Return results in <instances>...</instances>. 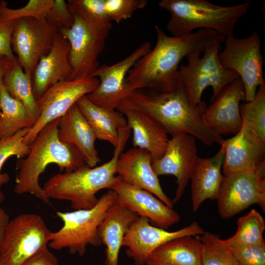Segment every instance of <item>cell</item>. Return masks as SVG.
<instances>
[{"label":"cell","instance_id":"cell-20","mask_svg":"<svg viewBox=\"0 0 265 265\" xmlns=\"http://www.w3.org/2000/svg\"><path fill=\"white\" fill-rule=\"evenodd\" d=\"M70 49L69 41L58 31L50 51L40 58L32 76L33 91L36 100L51 86L69 80L72 73L69 58Z\"/></svg>","mask_w":265,"mask_h":265},{"label":"cell","instance_id":"cell-17","mask_svg":"<svg viewBox=\"0 0 265 265\" xmlns=\"http://www.w3.org/2000/svg\"><path fill=\"white\" fill-rule=\"evenodd\" d=\"M110 189L116 192L118 202L140 216L146 217L155 227L166 230L181 219L176 211L152 193L122 181L120 177Z\"/></svg>","mask_w":265,"mask_h":265},{"label":"cell","instance_id":"cell-29","mask_svg":"<svg viewBox=\"0 0 265 265\" xmlns=\"http://www.w3.org/2000/svg\"><path fill=\"white\" fill-rule=\"evenodd\" d=\"M2 83L10 95L24 105L35 123L38 112L33 91L32 76L26 73L17 62L5 74Z\"/></svg>","mask_w":265,"mask_h":265},{"label":"cell","instance_id":"cell-36","mask_svg":"<svg viewBox=\"0 0 265 265\" xmlns=\"http://www.w3.org/2000/svg\"><path fill=\"white\" fill-rule=\"evenodd\" d=\"M45 19L59 31L70 28L74 22V16L68 3L64 0H54Z\"/></svg>","mask_w":265,"mask_h":265},{"label":"cell","instance_id":"cell-10","mask_svg":"<svg viewBox=\"0 0 265 265\" xmlns=\"http://www.w3.org/2000/svg\"><path fill=\"white\" fill-rule=\"evenodd\" d=\"M216 200L218 213L224 219L253 204L265 212V161L253 168L224 175Z\"/></svg>","mask_w":265,"mask_h":265},{"label":"cell","instance_id":"cell-7","mask_svg":"<svg viewBox=\"0 0 265 265\" xmlns=\"http://www.w3.org/2000/svg\"><path fill=\"white\" fill-rule=\"evenodd\" d=\"M117 194L109 189L99 199L96 205L87 210L71 212H57L56 215L63 221V226L53 232L49 246L60 250L67 248L70 253L84 255L88 245L102 244L98 227L108 208L116 201Z\"/></svg>","mask_w":265,"mask_h":265},{"label":"cell","instance_id":"cell-13","mask_svg":"<svg viewBox=\"0 0 265 265\" xmlns=\"http://www.w3.org/2000/svg\"><path fill=\"white\" fill-rule=\"evenodd\" d=\"M58 32L45 19L29 17L15 21L11 48L26 73L32 76L40 58L50 51Z\"/></svg>","mask_w":265,"mask_h":265},{"label":"cell","instance_id":"cell-21","mask_svg":"<svg viewBox=\"0 0 265 265\" xmlns=\"http://www.w3.org/2000/svg\"><path fill=\"white\" fill-rule=\"evenodd\" d=\"M220 145L225 149L223 175L253 168L265 161V142L243 126Z\"/></svg>","mask_w":265,"mask_h":265},{"label":"cell","instance_id":"cell-30","mask_svg":"<svg viewBox=\"0 0 265 265\" xmlns=\"http://www.w3.org/2000/svg\"><path fill=\"white\" fill-rule=\"evenodd\" d=\"M237 225L236 233L230 238L223 239L227 246L237 247L265 242L263 234L265 222L264 217L257 210L252 209L239 218Z\"/></svg>","mask_w":265,"mask_h":265},{"label":"cell","instance_id":"cell-15","mask_svg":"<svg viewBox=\"0 0 265 265\" xmlns=\"http://www.w3.org/2000/svg\"><path fill=\"white\" fill-rule=\"evenodd\" d=\"M151 49L150 43L146 41L124 59L111 65L99 66L91 77H98L99 84L86 96L87 98L99 106L116 109L128 95L125 80L129 70Z\"/></svg>","mask_w":265,"mask_h":265},{"label":"cell","instance_id":"cell-8","mask_svg":"<svg viewBox=\"0 0 265 265\" xmlns=\"http://www.w3.org/2000/svg\"><path fill=\"white\" fill-rule=\"evenodd\" d=\"M220 47L215 45L208 48L201 57L200 52L191 53L186 57L187 63L179 66L180 82L193 106L201 103L202 93L207 87L212 88V101L225 87L239 78L236 72L221 64L218 59Z\"/></svg>","mask_w":265,"mask_h":265},{"label":"cell","instance_id":"cell-42","mask_svg":"<svg viewBox=\"0 0 265 265\" xmlns=\"http://www.w3.org/2000/svg\"><path fill=\"white\" fill-rule=\"evenodd\" d=\"M17 62V59H12L5 56L0 57V83L2 81L5 74Z\"/></svg>","mask_w":265,"mask_h":265},{"label":"cell","instance_id":"cell-18","mask_svg":"<svg viewBox=\"0 0 265 265\" xmlns=\"http://www.w3.org/2000/svg\"><path fill=\"white\" fill-rule=\"evenodd\" d=\"M245 101L243 83L239 78L225 87L207 107L203 118L215 133L235 134L242 125L240 114L241 101Z\"/></svg>","mask_w":265,"mask_h":265},{"label":"cell","instance_id":"cell-1","mask_svg":"<svg viewBox=\"0 0 265 265\" xmlns=\"http://www.w3.org/2000/svg\"><path fill=\"white\" fill-rule=\"evenodd\" d=\"M154 27L157 34L155 47L139 59L127 75L128 94L138 89L158 92L175 89L180 83L179 64L185 57L195 52L203 53L213 46H221L225 40L223 35L210 29L170 36L158 26Z\"/></svg>","mask_w":265,"mask_h":265},{"label":"cell","instance_id":"cell-12","mask_svg":"<svg viewBox=\"0 0 265 265\" xmlns=\"http://www.w3.org/2000/svg\"><path fill=\"white\" fill-rule=\"evenodd\" d=\"M99 84L97 78L89 77L62 81L49 88L36 100L38 117L23 142L30 146L48 124L63 116L79 100L93 92Z\"/></svg>","mask_w":265,"mask_h":265},{"label":"cell","instance_id":"cell-31","mask_svg":"<svg viewBox=\"0 0 265 265\" xmlns=\"http://www.w3.org/2000/svg\"><path fill=\"white\" fill-rule=\"evenodd\" d=\"M243 126L265 142V83L258 88L254 99L239 106Z\"/></svg>","mask_w":265,"mask_h":265},{"label":"cell","instance_id":"cell-32","mask_svg":"<svg viewBox=\"0 0 265 265\" xmlns=\"http://www.w3.org/2000/svg\"><path fill=\"white\" fill-rule=\"evenodd\" d=\"M200 239L202 265H238L231 248L218 235L204 231Z\"/></svg>","mask_w":265,"mask_h":265},{"label":"cell","instance_id":"cell-2","mask_svg":"<svg viewBox=\"0 0 265 265\" xmlns=\"http://www.w3.org/2000/svg\"><path fill=\"white\" fill-rule=\"evenodd\" d=\"M207 106L202 101L196 106L189 102L180 83L175 89L166 92L138 89L129 93L119 104L118 111L132 109L143 112L153 118L173 136L179 133L190 135L210 146L221 145L224 139L204 122L203 116Z\"/></svg>","mask_w":265,"mask_h":265},{"label":"cell","instance_id":"cell-14","mask_svg":"<svg viewBox=\"0 0 265 265\" xmlns=\"http://www.w3.org/2000/svg\"><path fill=\"white\" fill-rule=\"evenodd\" d=\"M203 229L195 221L175 231L155 227L145 217H140L125 234L122 246L135 265H146L151 254L158 247L174 238L186 236L201 235Z\"/></svg>","mask_w":265,"mask_h":265},{"label":"cell","instance_id":"cell-23","mask_svg":"<svg viewBox=\"0 0 265 265\" xmlns=\"http://www.w3.org/2000/svg\"><path fill=\"white\" fill-rule=\"evenodd\" d=\"M58 137L61 142L75 146L89 166L95 167L100 161L95 146L96 135L76 104L60 117Z\"/></svg>","mask_w":265,"mask_h":265},{"label":"cell","instance_id":"cell-41","mask_svg":"<svg viewBox=\"0 0 265 265\" xmlns=\"http://www.w3.org/2000/svg\"><path fill=\"white\" fill-rule=\"evenodd\" d=\"M4 194L0 190V203L4 200ZM10 221L9 216L6 212L0 207V244L3 238L5 230Z\"/></svg>","mask_w":265,"mask_h":265},{"label":"cell","instance_id":"cell-9","mask_svg":"<svg viewBox=\"0 0 265 265\" xmlns=\"http://www.w3.org/2000/svg\"><path fill=\"white\" fill-rule=\"evenodd\" d=\"M52 233L40 215L16 216L9 221L0 244V265H23L47 247Z\"/></svg>","mask_w":265,"mask_h":265},{"label":"cell","instance_id":"cell-25","mask_svg":"<svg viewBox=\"0 0 265 265\" xmlns=\"http://www.w3.org/2000/svg\"><path fill=\"white\" fill-rule=\"evenodd\" d=\"M120 112L126 116L128 126L132 131L133 147L149 152L152 161L160 159L169 140L164 129L153 118L141 111L124 109Z\"/></svg>","mask_w":265,"mask_h":265},{"label":"cell","instance_id":"cell-27","mask_svg":"<svg viewBox=\"0 0 265 265\" xmlns=\"http://www.w3.org/2000/svg\"><path fill=\"white\" fill-rule=\"evenodd\" d=\"M92 129L96 138L109 142L114 147L119 137V129L126 127L123 114L115 109L99 106L82 97L76 103Z\"/></svg>","mask_w":265,"mask_h":265},{"label":"cell","instance_id":"cell-3","mask_svg":"<svg viewBox=\"0 0 265 265\" xmlns=\"http://www.w3.org/2000/svg\"><path fill=\"white\" fill-rule=\"evenodd\" d=\"M60 118L48 124L30 145L25 159L17 162L19 172L16 177L14 192L18 194L30 193L45 204L50 198L40 186L39 179L48 165L55 164L60 171H73L86 164L80 151L74 146L61 142L58 137Z\"/></svg>","mask_w":265,"mask_h":265},{"label":"cell","instance_id":"cell-37","mask_svg":"<svg viewBox=\"0 0 265 265\" xmlns=\"http://www.w3.org/2000/svg\"><path fill=\"white\" fill-rule=\"evenodd\" d=\"M230 248L238 265H265V242L258 244Z\"/></svg>","mask_w":265,"mask_h":265},{"label":"cell","instance_id":"cell-26","mask_svg":"<svg viewBox=\"0 0 265 265\" xmlns=\"http://www.w3.org/2000/svg\"><path fill=\"white\" fill-rule=\"evenodd\" d=\"M201 235L170 240L156 249L146 265H202Z\"/></svg>","mask_w":265,"mask_h":265},{"label":"cell","instance_id":"cell-6","mask_svg":"<svg viewBox=\"0 0 265 265\" xmlns=\"http://www.w3.org/2000/svg\"><path fill=\"white\" fill-rule=\"evenodd\" d=\"M74 19L69 28L59 32L69 41L72 73L69 80L91 77L99 67L98 58L112 27L111 22L97 20L68 1Z\"/></svg>","mask_w":265,"mask_h":265},{"label":"cell","instance_id":"cell-22","mask_svg":"<svg viewBox=\"0 0 265 265\" xmlns=\"http://www.w3.org/2000/svg\"><path fill=\"white\" fill-rule=\"evenodd\" d=\"M213 156L196 159L192 167L190 178L192 210L197 211L202 203L207 199L216 200L223 181L222 168L225 153L223 146Z\"/></svg>","mask_w":265,"mask_h":265},{"label":"cell","instance_id":"cell-19","mask_svg":"<svg viewBox=\"0 0 265 265\" xmlns=\"http://www.w3.org/2000/svg\"><path fill=\"white\" fill-rule=\"evenodd\" d=\"M152 160L147 151L133 147L120 155L116 174L122 181L151 192L166 206L173 208V201L164 192L153 169Z\"/></svg>","mask_w":265,"mask_h":265},{"label":"cell","instance_id":"cell-24","mask_svg":"<svg viewBox=\"0 0 265 265\" xmlns=\"http://www.w3.org/2000/svg\"><path fill=\"white\" fill-rule=\"evenodd\" d=\"M139 217L117 201L107 210L98 227L102 243L106 246L105 265H118L123 238Z\"/></svg>","mask_w":265,"mask_h":265},{"label":"cell","instance_id":"cell-39","mask_svg":"<svg viewBox=\"0 0 265 265\" xmlns=\"http://www.w3.org/2000/svg\"><path fill=\"white\" fill-rule=\"evenodd\" d=\"M15 21L0 22V57L5 56L17 59L11 48V37Z\"/></svg>","mask_w":265,"mask_h":265},{"label":"cell","instance_id":"cell-28","mask_svg":"<svg viewBox=\"0 0 265 265\" xmlns=\"http://www.w3.org/2000/svg\"><path fill=\"white\" fill-rule=\"evenodd\" d=\"M0 139L15 134L35 123L28 111L20 101L12 97L0 83Z\"/></svg>","mask_w":265,"mask_h":265},{"label":"cell","instance_id":"cell-34","mask_svg":"<svg viewBox=\"0 0 265 265\" xmlns=\"http://www.w3.org/2000/svg\"><path fill=\"white\" fill-rule=\"evenodd\" d=\"M30 129L25 128L11 136L0 139V188L10 180L7 173H1V169L5 162L12 156L23 158L28 155L30 146L24 143L23 139Z\"/></svg>","mask_w":265,"mask_h":265},{"label":"cell","instance_id":"cell-5","mask_svg":"<svg viewBox=\"0 0 265 265\" xmlns=\"http://www.w3.org/2000/svg\"><path fill=\"white\" fill-rule=\"evenodd\" d=\"M250 3L225 6L205 0H161L159 5L170 14L166 28L173 36L200 28L216 31L226 38L234 35L237 22L247 12Z\"/></svg>","mask_w":265,"mask_h":265},{"label":"cell","instance_id":"cell-38","mask_svg":"<svg viewBox=\"0 0 265 265\" xmlns=\"http://www.w3.org/2000/svg\"><path fill=\"white\" fill-rule=\"evenodd\" d=\"M68 1L95 19L108 21L106 12L105 0H69Z\"/></svg>","mask_w":265,"mask_h":265},{"label":"cell","instance_id":"cell-33","mask_svg":"<svg viewBox=\"0 0 265 265\" xmlns=\"http://www.w3.org/2000/svg\"><path fill=\"white\" fill-rule=\"evenodd\" d=\"M54 0H29L24 6L12 9L6 1L0 0V22L8 23L29 17L45 19Z\"/></svg>","mask_w":265,"mask_h":265},{"label":"cell","instance_id":"cell-35","mask_svg":"<svg viewBox=\"0 0 265 265\" xmlns=\"http://www.w3.org/2000/svg\"><path fill=\"white\" fill-rule=\"evenodd\" d=\"M147 0H105L107 20L118 24L130 18L134 12L143 8Z\"/></svg>","mask_w":265,"mask_h":265},{"label":"cell","instance_id":"cell-4","mask_svg":"<svg viewBox=\"0 0 265 265\" xmlns=\"http://www.w3.org/2000/svg\"><path fill=\"white\" fill-rule=\"evenodd\" d=\"M131 132L128 126L119 129L118 140L108 161L94 167L85 164L73 171L59 173L51 177L42 188L47 196L69 201L75 210L95 207L99 200L96 194L102 189H110L119 179L115 176L117 163Z\"/></svg>","mask_w":265,"mask_h":265},{"label":"cell","instance_id":"cell-43","mask_svg":"<svg viewBox=\"0 0 265 265\" xmlns=\"http://www.w3.org/2000/svg\"><path fill=\"white\" fill-rule=\"evenodd\" d=\"M1 114V111H0V115Z\"/></svg>","mask_w":265,"mask_h":265},{"label":"cell","instance_id":"cell-40","mask_svg":"<svg viewBox=\"0 0 265 265\" xmlns=\"http://www.w3.org/2000/svg\"><path fill=\"white\" fill-rule=\"evenodd\" d=\"M23 265H59L56 257L47 247L44 248Z\"/></svg>","mask_w":265,"mask_h":265},{"label":"cell","instance_id":"cell-11","mask_svg":"<svg viewBox=\"0 0 265 265\" xmlns=\"http://www.w3.org/2000/svg\"><path fill=\"white\" fill-rule=\"evenodd\" d=\"M224 43L223 50L218 53L219 62L224 68L238 74L244 86L245 101L250 102L258 88L265 83L259 34L253 31L241 38L232 35L226 38Z\"/></svg>","mask_w":265,"mask_h":265},{"label":"cell","instance_id":"cell-16","mask_svg":"<svg viewBox=\"0 0 265 265\" xmlns=\"http://www.w3.org/2000/svg\"><path fill=\"white\" fill-rule=\"evenodd\" d=\"M198 157L196 138L179 133L169 139L162 156L152 161L153 169L158 177L172 175L176 178L177 187L172 200L174 204L182 197Z\"/></svg>","mask_w":265,"mask_h":265}]
</instances>
